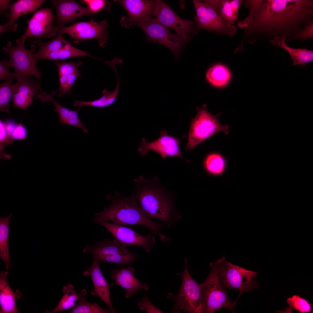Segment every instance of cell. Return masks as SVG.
Listing matches in <instances>:
<instances>
[{
	"label": "cell",
	"mask_w": 313,
	"mask_h": 313,
	"mask_svg": "<svg viewBox=\"0 0 313 313\" xmlns=\"http://www.w3.org/2000/svg\"><path fill=\"white\" fill-rule=\"evenodd\" d=\"M123 246H139L143 248L146 252H149L156 242L154 234L150 233L143 236L137 233L132 228L123 225L110 223L101 220L98 221Z\"/></svg>",
	"instance_id": "cell-14"
},
{
	"label": "cell",
	"mask_w": 313,
	"mask_h": 313,
	"mask_svg": "<svg viewBox=\"0 0 313 313\" xmlns=\"http://www.w3.org/2000/svg\"><path fill=\"white\" fill-rule=\"evenodd\" d=\"M53 61L59 72V86L58 90V96L61 97L66 94L69 95L76 80L81 76L78 68L83 63L80 61L77 62H66L64 61Z\"/></svg>",
	"instance_id": "cell-21"
},
{
	"label": "cell",
	"mask_w": 313,
	"mask_h": 313,
	"mask_svg": "<svg viewBox=\"0 0 313 313\" xmlns=\"http://www.w3.org/2000/svg\"><path fill=\"white\" fill-rule=\"evenodd\" d=\"M12 80H6L0 85V110L6 112L9 114L10 104L12 101L13 94V84Z\"/></svg>",
	"instance_id": "cell-37"
},
{
	"label": "cell",
	"mask_w": 313,
	"mask_h": 313,
	"mask_svg": "<svg viewBox=\"0 0 313 313\" xmlns=\"http://www.w3.org/2000/svg\"><path fill=\"white\" fill-rule=\"evenodd\" d=\"M14 140L7 134L4 121H0V150L2 151L4 150L5 147L7 146L14 141Z\"/></svg>",
	"instance_id": "cell-41"
},
{
	"label": "cell",
	"mask_w": 313,
	"mask_h": 313,
	"mask_svg": "<svg viewBox=\"0 0 313 313\" xmlns=\"http://www.w3.org/2000/svg\"><path fill=\"white\" fill-rule=\"evenodd\" d=\"M44 0H18L10 5V12L7 13L8 21L0 26V33L16 31L17 24L15 23L19 17L26 14L35 12L45 2Z\"/></svg>",
	"instance_id": "cell-20"
},
{
	"label": "cell",
	"mask_w": 313,
	"mask_h": 313,
	"mask_svg": "<svg viewBox=\"0 0 313 313\" xmlns=\"http://www.w3.org/2000/svg\"><path fill=\"white\" fill-rule=\"evenodd\" d=\"M4 123L7 134L9 136L12 137V135L17 124L15 121L11 119H8L4 122Z\"/></svg>",
	"instance_id": "cell-45"
},
{
	"label": "cell",
	"mask_w": 313,
	"mask_h": 313,
	"mask_svg": "<svg viewBox=\"0 0 313 313\" xmlns=\"http://www.w3.org/2000/svg\"><path fill=\"white\" fill-rule=\"evenodd\" d=\"M155 16L161 24L169 29L174 30L185 42L190 39L197 30L194 21L181 18L162 0L158 1Z\"/></svg>",
	"instance_id": "cell-13"
},
{
	"label": "cell",
	"mask_w": 313,
	"mask_h": 313,
	"mask_svg": "<svg viewBox=\"0 0 313 313\" xmlns=\"http://www.w3.org/2000/svg\"><path fill=\"white\" fill-rule=\"evenodd\" d=\"M287 37L285 36L276 37L268 42L272 45L277 46L286 50L293 61V65H299L304 66L313 61V51L306 48H293L289 46L285 43Z\"/></svg>",
	"instance_id": "cell-25"
},
{
	"label": "cell",
	"mask_w": 313,
	"mask_h": 313,
	"mask_svg": "<svg viewBox=\"0 0 313 313\" xmlns=\"http://www.w3.org/2000/svg\"><path fill=\"white\" fill-rule=\"evenodd\" d=\"M158 0H122L116 1L123 6L128 14L122 20V25L127 27L144 22L155 16Z\"/></svg>",
	"instance_id": "cell-15"
},
{
	"label": "cell",
	"mask_w": 313,
	"mask_h": 313,
	"mask_svg": "<svg viewBox=\"0 0 313 313\" xmlns=\"http://www.w3.org/2000/svg\"><path fill=\"white\" fill-rule=\"evenodd\" d=\"M214 11L224 20L231 26L234 25L238 20L239 12L232 6L230 0H202Z\"/></svg>",
	"instance_id": "cell-28"
},
{
	"label": "cell",
	"mask_w": 313,
	"mask_h": 313,
	"mask_svg": "<svg viewBox=\"0 0 313 313\" xmlns=\"http://www.w3.org/2000/svg\"><path fill=\"white\" fill-rule=\"evenodd\" d=\"M52 1L57 11L56 26L59 28L64 27L66 23L73 22L78 18L94 15L88 8L82 6L74 0Z\"/></svg>",
	"instance_id": "cell-19"
},
{
	"label": "cell",
	"mask_w": 313,
	"mask_h": 313,
	"mask_svg": "<svg viewBox=\"0 0 313 313\" xmlns=\"http://www.w3.org/2000/svg\"><path fill=\"white\" fill-rule=\"evenodd\" d=\"M12 216L10 214L7 217H0V256L5 263L6 271L12 264L8 245L9 222Z\"/></svg>",
	"instance_id": "cell-30"
},
{
	"label": "cell",
	"mask_w": 313,
	"mask_h": 313,
	"mask_svg": "<svg viewBox=\"0 0 313 313\" xmlns=\"http://www.w3.org/2000/svg\"><path fill=\"white\" fill-rule=\"evenodd\" d=\"M192 2L196 10L195 22L197 30L205 29L218 34L232 37L237 30L236 26L227 23L214 11L202 1Z\"/></svg>",
	"instance_id": "cell-11"
},
{
	"label": "cell",
	"mask_w": 313,
	"mask_h": 313,
	"mask_svg": "<svg viewBox=\"0 0 313 313\" xmlns=\"http://www.w3.org/2000/svg\"><path fill=\"white\" fill-rule=\"evenodd\" d=\"M205 78L208 84L213 87H223L229 82L231 75L228 68L221 64L210 66L207 70Z\"/></svg>",
	"instance_id": "cell-29"
},
{
	"label": "cell",
	"mask_w": 313,
	"mask_h": 313,
	"mask_svg": "<svg viewBox=\"0 0 313 313\" xmlns=\"http://www.w3.org/2000/svg\"><path fill=\"white\" fill-rule=\"evenodd\" d=\"M63 296L59 302L52 311L47 310L46 313H56L63 310L72 308L78 303L80 297V293L75 291L74 287L69 283L63 287Z\"/></svg>",
	"instance_id": "cell-33"
},
{
	"label": "cell",
	"mask_w": 313,
	"mask_h": 313,
	"mask_svg": "<svg viewBox=\"0 0 313 313\" xmlns=\"http://www.w3.org/2000/svg\"><path fill=\"white\" fill-rule=\"evenodd\" d=\"M12 0H0V12L2 14L5 12L8 9H9L10 5V3Z\"/></svg>",
	"instance_id": "cell-46"
},
{
	"label": "cell",
	"mask_w": 313,
	"mask_h": 313,
	"mask_svg": "<svg viewBox=\"0 0 313 313\" xmlns=\"http://www.w3.org/2000/svg\"><path fill=\"white\" fill-rule=\"evenodd\" d=\"M8 274L6 270L0 273V313H19L16 305L17 295L12 290L7 281Z\"/></svg>",
	"instance_id": "cell-24"
},
{
	"label": "cell",
	"mask_w": 313,
	"mask_h": 313,
	"mask_svg": "<svg viewBox=\"0 0 313 313\" xmlns=\"http://www.w3.org/2000/svg\"><path fill=\"white\" fill-rule=\"evenodd\" d=\"M80 293V299L77 304L72 308L70 313H113L109 309H103L96 302H88L86 299L87 289H83Z\"/></svg>",
	"instance_id": "cell-34"
},
{
	"label": "cell",
	"mask_w": 313,
	"mask_h": 313,
	"mask_svg": "<svg viewBox=\"0 0 313 313\" xmlns=\"http://www.w3.org/2000/svg\"><path fill=\"white\" fill-rule=\"evenodd\" d=\"M134 181L135 188L133 195L148 218L160 220L169 228L181 219L174 209L171 197L157 178L147 179L141 176Z\"/></svg>",
	"instance_id": "cell-2"
},
{
	"label": "cell",
	"mask_w": 313,
	"mask_h": 313,
	"mask_svg": "<svg viewBox=\"0 0 313 313\" xmlns=\"http://www.w3.org/2000/svg\"><path fill=\"white\" fill-rule=\"evenodd\" d=\"M167 130H163L160 133V137L154 141L148 143L143 138L138 150L142 156L148 154L150 150L156 152L161 157L166 159L168 156H177L183 158L179 146L180 139L168 134Z\"/></svg>",
	"instance_id": "cell-16"
},
{
	"label": "cell",
	"mask_w": 313,
	"mask_h": 313,
	"mask_svg": "<svg viewBox=\"0 0 313 313\" xmlns=\"http://www.w3.org/2000/svg\"><path fill=\"white\" fill-rule=\"evenodd\" d=\"M138 307L147 313H162L163 312L155 306L146 296H143L138 302Z\"/></svg>",
	"instance_id": "cell-40"
},
{
	"label": "cell",
	"mask_w": 313,
	"mask_h": 313,
	"mask_svg": "<svg viewBox=\"0 0 313 313\" xmlns=\"http://www.w3.org/2000/svg\"><path fill=\"white\" fill-rule=\"evenodd\" d=\"M25 42L18 46H12V43L9 41L7 47L2 48L3 50L7 53L10 58L7 61L6 65L8 68L12 67L16 78L28 75H34L40 79L42 75L36 65L34 53L36 48L33 44L30 46L29 49L26 48Z\"/></svg>",
	"instance_id": "cell-7"
},
{
	"label": "cell",
	"mask_w": 313,
	"mask_h": 313,
	"mask_svg": "<svg viewBox=\"0 0 313 313\" xmlns=\"http://www.w3.org/2000/svg\"><path fill=\"white\" fill-rule=\"evenodd\" d=\"M137 25L143 30L149 40L166 46L172 51L175 59H178L185 42L181 38L152 17Z\"/></svg>",
	"instance_id": "cell-12"
},
{
	"label": "cell",
	"mask_w": 313,
	"mask_h": 313,
	"mask_svg": "<svg viewBox=\"0 0 313 313\" xmlns=\"http://www.w3.org/2000/svg\"><path fill=\"white\" fill-rule=\"evenodd\" d=\"M218 260L210 264L211 270L205 280L199 284L203 313H213L223 308L235 312L238 301L229 299L225 287L221 284L218 274Z\"/></svg>",
	"instance_id": "cell-4"
},
{
	"label": "cell",
	"mask_w": 313,
	"mask_h": 313,
	"mask_svg": "<svg viewBox=\"0 0 313 313\" xmlns=\"http://www.w3.org/2000/svg\"><path fill=\"white\" fill-rule=\"evenodd\" d=\"M286 301L289 306L284 310L280 311V312L290 313L294 310L301 313H310L313 311V304L299 295H295L289 297Z\"/></svg>",
	"instance_id": "cell-36"
},
{
	"label": "cell",
	"mask_w": 313,
	"mask_h": 313,
	"mask_svg": "<svg viewBox=\"0 0 313 313\" xmlns=\"http://www.w3.org/2000/svg\"><path fill=\"white\" fill-rule=\"evenodd\" d=\"M184 271L177 274L182 279L180 289L174 298L175 312L181 310L188 313H203L199 284L197 283L190 274L188 260L185 258Z\"/></svg>",
	"instance_id": "cell-8"
},
{
	"label": "cell",
	"mask_w": 313,
	"mask_h": 313,
	"mask_svg": "<svg viewBox=\"0 0 313 313\" xmlns=\"http://www.w3.org/2000/svg\"><path fill=\"white\" fill-rule=\"evenodd\" d=\"M82 56H88L96 58L86 52L75 47L68 42L63 48L58 51L40 55L39 57V59H47L54 61H64L68 58Z\"/></svg>",
	"instance_id": "cell-31"
},
{
	"label": "cell",
	"mask_w": 313,
	"mask_h": 313,
	"mask_svg": "<svg viewBox=\"0 0 313 313\" xmlns=\"http://www.w3.org/2000/svg\"><path fill=\"white\" fill-rule=\"evenodd\" d=\"M95 257L98 259L101 262L105 261L116 263L121 266L128 265L133 262L136 261L138 259V256L135 253L128 250L125 252L117 253L112 255Z\"/></svg>",
	"instance_id": "cell-38"
},
{
	"label": "cell",
	"mask_w": 313,
	"mask_h": 313,
	"mask_svg": "<svg viewBox=\"0 0 313 313\" xmlns=\"http://www.w3.org/2000/svg\"><path fill=\"white\" fill-rule=\"evenodd\" d=\"M203 166L205 171L214 176L223 175L225 172L228 162L225 157L221 153L216 151L210 152L205 157Z\"/></svg>",
	"instance_id": "cell-27"
},
{
	"label": "cell",
	"mask_w": 313,
	"mask_h": 313,
	"mask_svg": "<svg viewBox=\"0 0 313 313\" xmlns=\"http://www.w3.org/2000/svg\"><path fill=\"white\" fill-rule=\"evenodd\" d=\"M7 61V59H5L0 62V80L13 81L16 78L15 74L8 70L6 65Z\"/></svg>",
	"instance_id": "cell-42"
},
{
	"label": "cell",
	"mask_w": 313,
	"mask_h": 313,
	"mask_svg": "<svg viewBox=\"0 0 313 313\" xmlns=\"http://www.w3.org/2000/svg\"><path fill=\"white\" fill-rule=\"evenodd\" d=\"M207 107L206 104H204L202 108H196V114L191 121L186 146L187 150L193 149L220 132L226 135L229 133V126L221 124L218 119L222 113L213 115L207 110Z\"/></svg>",
	"instance_id": "cell-5"
},
{
	"label": "cell",
	"mask_w": 313,
	"mask_h": 313,
	"mask_svg": "<svg viewBox=\"0 0 313 313\" xmlns=\"http://www.w3.org/2000/svg\"><path fill=\"white\" fill-rule=\"evenodd\" d=\"M313 37V22L306 27L294 39L302 41Z\"/></svg>",
	"instance_id": "cell-43"
},
{
	"label": "cell",
	"mask_w": 313,
	"mask_h": 313,
	"mask_svg": "<svg viewBox=\"0 0 313 313\" xmlns=\"http://www.w3.org/2000/svg\"><path fill=\"white\" fill-rule=\"evenodd\" d=\"M54 105L55 108L54 110L58 113L59 117L58 124L75 126L81 129L85 133H88V130L79 118L78 112L79 110L77 108L75 110H70L58 102L55 103Z\"/></svg>",
	"instance_id": "cell-32"
},
{
	"label": "cell",
	"mask_w": 313,
	"mask_h": 313,
	"mask_svg": "<svg viewBox=\"0 0 313 313\" xmlns=\"http://www.w3.org/2000/svg\"><path fill=\"white\" fill-rule=\"evenodd\" d=\"M111 200L110 204L101 212L95 213L94 221L99 220L110 221L112 223L121 225H140L145 226L154 234H156L163 242L169 241L170 239L162 234L161 229L163 223L153 221L145 214L139 206L135 196H125L118 192L113 196L107 197Z\"/></svg>",
	"instance_id": "cell-3"
},
{
	"label": "cell",
	"mask_w": 313,
	"mask_h": 313,
	"mask_svg": "<svg viewBox=\"0 0 313 313\" xmlns=\"http://www.w3.org/2000/svg\"><path fill=\"white\" fill-rule=\"evenodd\" d=\"M81 2L85 4L90 11L94 15L103 10H108L110 9L108 1L103 0H83Z\"/></svg>",
	"instance_id": "cell-39"
},
{
	"label": "cell",
	"mask_w": 313,
	"mask_h": 313,
	"mask_svg": "<svg viewBox=\"0 0 313 313\" xmlns=\"http://www.w3.org/2000/svg\"><path fill=\"white\" fill-rule=\"evenodd\" d=\"M108 26L106 20L99 23L92 18L89 21L76 22L70 26L59 28L57 34H68L75 43L88 39H97L100 46L104 47L107 44Z\"/></svg>",
	"instance_id": "cell-9"
},
{
	"label": "cell",
	"mask_w": 313,
	"mask_h": 313,
	"mask_svg": "<svg viewBox=\"0 0 313 313\" xmlns=\"http://www.w3.org/2000/svg\"><path fill=\"white\" fill-rule=\"evenodd\" d=\"M243 4L250 13L238 26L245 28L243 41L250 43L283 36L291 42L313 22L312 0H248Z\"/></svg>",
	"instance_id": "cell-1"
},
{
	"label": "cell",
	"mask_w": 313,
	"mask_h": 313,
	"mask_svg": "<svg viewBox=\"0 0 313 313\" xmlns=\"http://www.w3.org/2000/svg\"><path fill=\"white\" fill-rule=\"evenodd\" d=\"M62 34H57V35L52 40L46 42L41 41H32V42L37 44L39 46V51L34 54L39 55L52 52L59 51L64 48L65 45L69 42L65 40Z\"/></svg>",
	"instance_id": "cell-35"
},
{
	"label": "cell",
	"mask_w": 313,
	"mask_h": 313,
	"mask_svg": "<svg viewBox=\"0 0 313 313\" xmlns=\"http://www.w3.org/2000/svg\"><path fill=\"white\" fill-rule=\"evenodd\" d=\"M28 75L18 78L13 84L12 99L14 107L26 110L31 105L34 95L41 92L40 82Z\"/></svg>",
	"instance_id": "cell-17"
},
{
	"label": "cell",
	"mask_w": 313,
	"mask_h": 313,
	"mask_svg": "<svg viewBox=\"0 0 313 313\" xmlns=\"http://www.w3.org/2000/svg\"><path fill=\"white\" fill-rule=\"evenodd\" d=\"M219 261L218 274L220 282L225 288L238 289V299L243 292H250L257 284L254 278L257 273L233 264L226 260L224 256Z\"/></svg>",
	"instance_id": "cell-6"
},
{
	"label": "cell",
	"mask_w": 313,
	"mask_h": 313,
	"mask_svg": "<svg viewBox=\"0 0 313 313\" xmlns=\"http://www.w3.org/2000/svg\"><path fill=\"white\" fill-rule=\"evenodd\" d=\"M126 247L117 240L105 239L94 244L86 245L82 250L84 254L91 253L93 257H98L126 252Z\"/></svg>",
	"instance_id": "cell-23"
},
{
	"label": "cell",
	"mask_w": 313,
	"mask_h": 313,
	"mask_svg": "<svg viewBox=\"0 0 313 313\" xmlns=\"http://www.w3.org/2000/svg\"><path fill=\"white\" fill-rule=\"evenodd\" d=\"M111 67L115 72L117 77V85L115 90L112 92L108 91L105 88L102 91V96L97 99L90 101H74L73 105L78 106L80 110L82 107L89 106L95 108H102L109 106L115 101L118 95L119 88V80L118 72L115 67V64H112Z\"/></svg>",
	"instance_id": "cell-26"
},
{
	"label": "cell",
	"mask_w": 313,
	"mask_h": 313,
	"mask_svg": "<svg viewBox=\"0 0 313 313\" xmlns=\"http://www.w3.org/2000/svg\"><path fill=\"white\" fill-rule=\"evenodd\" d=\"M3 157L7 159H10L11 158V156L9 154L5 153L3 155Z\"/></svg>",
	"instance_id": "cell-47"
},
{
	"label": "cell",
	"mask_w": 313,
	"mask_h": 313,
	"mask_svg": "<svg viewBox=\"0 0 313 313\" xmlns=\"http://www.w3.org/2000/svg\"><path fill=\"white\" fill-rule=\"evenodd\" d=\"M54 17L51 9L38 10L27 21L28 27L24 33L17 39L16 42L18 45L25 42L28 38L30 40L41 41L42 38H50L57 33L59 28L52 25Z\"/></svg>",
	"instance_id": "cell-10"
},
{
	"label": "cell",
	"mask_w": 313,
	"mask_h": 313,
	"mask_svg": "<svg viewBox=\"0 0 313 313\" xmlns=\"http://www.w3.org/2000/svg\"><path fill=\"white\" fill-rule=\"evenodd\" d=\"M27 130L21 123L17 124L12 135L13 140H25L26 139Z\"/></svg>",
	"instance_id": "cell-44"
},
{
	"label": "cell",
	"mask_w": 313,
	"mask_h": 313,
	"mask_svg": "<svg viewBox=\"0 0 313 313\" xmlns=\"http://www.w3.org/2000/svg\"><path fill=\"white\" fill-rule=\"evenodd\" d=\"M93 260L91 267L84 271L83 274V276H89L91 278L94 286L91 294L93 296L99 297L113 313H117L112 306L110 292V287L114 284L109 283L105 279L101 270V261L95 257H93Z\"/></svg>",
	"instance_id": "cell-18"
},
{
	"label": "cell",
	"mask_w": 313,
	"mask_h": 313,
	"mask_svg": "<svg viewBox=\"0 0 313 313\" xmlns=\"http://www.w3.org/2000/svg\"><path fill=\"white\" fill-rule=\"evenodd\" d=\"M135 268L128 266L125 268L122 267L119 270H113L111 274L112 279L115 281L114 284L122 287L126 291V298H129L135 294L139 290H148L149 287L146 284L140 281L135 276Z\"/></svg>",
	"instance_id": "cell-22"
}]
</instances>
